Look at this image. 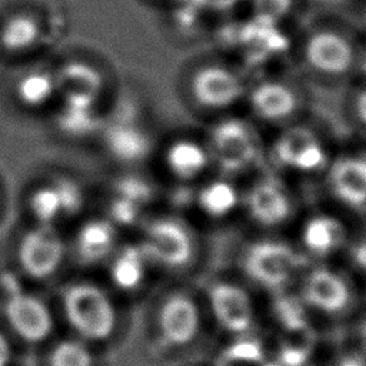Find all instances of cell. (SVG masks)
Masks as SVG:
<instances>
[{
	"instance_id": "cell-13",
	"label": "cell",
	"mask_w": 366,
	"mask_h": 366,
	"mask_svg": "<svg viewBox=\"0 0 366 366\" xmlns=\"http://www.w3.org/2000/svg\"><path fill=\"white\" fill-rule=\"evenodd\" d=\"M210 326L233 339L250 336L260 323L263 297L227 266L199 282Z\"/></svg>"
},
{
	"instance_id": "cell-36",
	"label": "cell",
	"mask_w": 366,
	"mask_h": 366,
	"mask_svg": "<svg viewBox=\"0 0 366 366\" xmlns=\"http://www.w3.org/2000/svg\"><path fill=\"white\" fill-rule=\"evenodd\" d=\"M333 366H366V355L355 347L352 352L342 355Z\"/></svg>"
},
{
	"instance_id": "cell-25",
	"label": "cell",
	"mask_w": 366,
	"mask_h": 366,
	"mask_svg": "<svg viewBox=\"0 0 366 366\" xmlns=\"http://www.w3.org/2000/svg\"><path fill=\"white\" fill-rule=\"evenodd\" d=\"M14 94L23 107L37 110L57 96L54 71L30 70L21 74L14 86Z\"/></svg>"
},
{
	"instance_id": "cell-23",
	"label": "cell",
	"mask_w": 366,
	"mask_h": 366,
	"mask_svg": "<svg viewBox=\"0 0 366 366\" xmlns=\"http://www.w3.org/2000/svg\"><path fill=\"white\" fill-rule=\"evenodd\" d=\"M122 232L106 216L83 223L74 239L77 256L90 264L107 262L120 244Z\"/></svg>"
},
{
	"instance_id": "cell-8",
	"label": "cell",
	"mask_w": 366,
	"mask_h": 366,
	"mask_svg": "<svg viewBox=\"0 0 366 366\" xmlns=\"http://www.w3.org/2000/svg\"><path fill=\"white\" fill-rule=\"evenodd\" d=\"M210 326L197 280H166L153 302L154 336L169 355L192 352Z\"/></svg>"
},
{
	"instance_id": "cell-12",
	"label": "cell",
	"mask_w": 366,
	"mask_h": 366,
	"mask_svg": "<svg viewBox=\"0 0 366 366\" xmlns=\"http://www.w3.org/2000/svg\"><path fill=\"white\" fill-rule=\"evenodd\" d=\"M363 222L316 197L297 217L289 236L309 263H340Z\"/></svg>"
},
{
	"instance_id": "cell-40",
	"label": "cell",
	"mask_w": 366,
	"mask_h": 366,
	"mask_svg": "<svg viewBox=\"0 0 366 366\" xmlns=\"http://www.w3.org/2000/svg\"><path fill=\"white\" fill-rule=\"evenodd\" d=\"M363 224H365V226H366V220H365V223H363Z\"/></svg>"
},
{
	"instance_id": "cell-16",
	"label": "cell",
	"mask_w": 366,
	"mask_h": 366,
	"mask_svg": "<svg viewBox=\"0 0 366 366\" xmlns=\"http://www.w3.org/2000/svg\"><path fill=\"white\" fill-rule=\"evenodd\" d=\"M319 199L366 220V152L355 140L343 144L316 187Z\"/></svg>"
},
{
	"instance_id": "cell-27",
	"label": "cell",
	"mask_w": 366,
	"mask_h": 366,
	"mask_svg": "<svg viewBox=\"0 0 366 366\" xmlns=\"http://www.w3.org/2000/svg\"><path fill=\"white\" fill-rule=\"evenodd\" d=\"M30 213L33 214L34 223L56 226V222L64 216L59 190L54 184H46L34 189L29 199Z\"/></svg>"
},
{
	"instance_id": "cell-10",
	"label": "cell",
	"mask_w": 366,
	"mask_h": 366,
	"mask_svg": "<svg viewBox=\"0 0 366 366\" xmlns=\"http://www.w3.org/2000/svg\"><path fill=\"white\" fill-rule=\"evenodd\" d=\"M312 89L290 67L250 77L242 112L266 134L313 113Z\"/></svg>"
},
{
	"instance_id": "cell-4",
	"label": "cell",
	"mask_w": 366,
	"mask_h": 366,
	"mask_svg": "<svg viewBox=\"0 0 366 366\" xmlns=\"http://www.w3.org/2000/svg\"><path fill=\"white\" fill-rule=\"evenodd\" d=\"M146 256L166 280H197L209 260V236L186 216L159 209L134 233Z\"/></svg>"
},
{
	"instance_id": "cell-24",
	"label": "cell",
	"mask_w": 366,
	"mask_h": 366,
	"mask_svg": "<svg viewBox=\"0 0 366 366\" xmlns=\"http://www.w3.org/2000/svg\"><path fill=\"white\" fill-rule=\"evenodd\" d=\"M40 21L27 13H17L6 19L0 27V47L9 53H26L41 39Z\"/></svg>"
},
{
	"instance_id": "cell-34",
	"label": "cell",
	"mask_w": 366,
	"mask_h": 366,
	"mask_svg": "<svg viewBox=\"0 0 366 366\" xmlns=\"http://www.w3.org/2000/svg\"><path fill=\"white\" fill-rule=\"evenodd\" d=\"M352 320H355L356 326V349L366 355V307H360L357 313L352 317Z\"/></svg>"
},
{
	"instance_id": "cell-26",
	"label": "cell",
	"mask_w": 366,
	"mask_h": 366,
	"mask_svg": "<svg viewBox=\"0 0 366 366\" xmlns=\"http://www.w3.org/2000/svg\"><path fill=\"white\" fill-rule=\"evenodd\" d=\"M340 122L352 140L366 143V81L355 80L340 93Z\"/></svg>"
},
{
	"instance_id": "cell-14",
	"label": "cell",
	"mask_w": 366,
	"mask_h": 366,
	"mask_svg": "<svg viewBox=\"0 0 366 366\" xmlns=\"http://www.w3.org/2000/svg\"><path fill=\"white\" fill-rule=\"evenodd\" d=\"M293 290L310 317L326 322L352 320L363 305L362 289L342 263H309Z\"/></svg>"
},
{
	"instance_id": "cell-22",
	"label": "cell",
	"mask_w": 366,
	"mask_h": 366,
	"mask_svg": "<svg viewBox=\"0 0 366 366\" xmlns=\"http://www.w3.org/2000/svg\"><path fill=\"white\" fill-rule=\"evenodd\" d=\"M57 96L64 103L96 106L104 90L102 73L84 61H67L54 71Z\"/></svg>"
},
{
	"instance_id": "cell-6",
	"label": "cell",
	"mask_w": 366,
	"mask_h": 366,
	"mask_svg": "<svg viewBox=\"0 0 366 366\" xmlns=\"http://www.w3.org/2000/svg\"><path fill=\"white\" fill-rule=\"evenodd\" d=\"M212 50L236 63L249 77L290 67L293 33L252 16L223 20L212 31Z\"/></svg>"
},
{
	"instance_id": "cell-5",
	"label": "cell",
	"mask_w": 366,
	"mask_h": 366,
	"mask_svg": "<svg viewBox=\"0 0 366 366\" xmlns=\"http://www.w3.org/2000/svg\"><path fill=\"white\" fill-rule=\"evenodd\" d=\"M237 234L229 269L262 296L295 289L307 262L289 234Z\"/></svg>"
},
{
	"instance_id": "cell-29",
	"label": "cell",
	"mask_w": 366,
	"mask_h": 366,
	"mask_svg": "<svg viewBox=\"0 0 366 366\" xmlns=\"http://www.w3.org/2000/svg\"><path fill=\"white\" fill-rule=\"evenodd\" d=\"M59 122L63 130L70 134H86L89 130H93L97 123L96 106L64 103Z\"/></svg>"
},
{
	"instance_id": "cell-38",
	"label": "cell",
	"mask_w": 366,
	"mask_h": 366,
	"mask_svg": "<svg viewBox=\"0 0 366 366\" xmlns=\"http://www.w3.org/2000/svg\"><path fill=\"white\" fill-rule=\"evenodd\" d=\"M355 142H356V140H355ZM357 143H359V144L365 149V152H366V143H363V142H357Z\"/></svg>"
},
{
	"instance_id": "cell-28",
	"label": "cell",
	"mask_w": 366,
	"mask_h": 366,
	"mask_svg": "<svg viewBox=\"0 0 366 366\" xmlns=\"http://www.w3.org/2000/svg\"><path fill=\"white\" fill-rule=\"evenodd\" d=\"M50 366H93V355L83 339L59 342L49 359Z\"/></svg>"
},
{
	"instance_id": "cell-19",
	"label": "cell",
	"mask_w": 366,
	"mask_h": 366,
	"mask_svg": "<svg viewBox=\"0 0 366 366\" xmlns=\"http://www.w3.org/2000/svg\"><path fill=\"white\" fill-rule=\"evenodd\" d=\"M106 263L109 264L112 283L124 293L143 292L153 280L160 279L134 236L129 240H122Z\"/></svg>"
},
{
	"instance_id": "cell-15",
	"label": "cell",
	"mask_w": 366,
	"mask_h": 366,
	"mask_svg": "<svg viewBox=\"0 0 366 366\" xmlns=\"http://www.w3.org/2000/svg\"><path fill=\"white\" fill-rule=\"evenodd\" d=\"M149 170L164 189L190 187L212 174L213 164L202 126H179L160 133Z\"/></svg>"
},
{
	"instance_id": "cell-9",
	"label": "cell",
	"mask_w": 366,
	"mask_h": 366,
	"mask_svg": "<svg viewBox=\"0 0 366 366\" xmlns=\"http://www.w3.org/2000/svg\"><path fill=\"white\" fill-rule=\"evenodd\" d=\"M243 182L213 172L190 187L164 189L163 207L190 219L207 236L237 230Z\"/></svg>"
},
{
	"instance_id": "cell-2",
	"label": "cell",
	"mask_w": 366,
	"mask_h": 366,
	"mask_svg": "<svg viewBox=\"0 0 366 366\" xmlns=\"http://www.w3.org/2000/svg\"><path fill=\"white\" fill-rule=\"evenodd\" d=\"M249 80L236 63L209 49L180 63L173 90L193 123L206 124L243 109Z\"/></svg>"
},
{
	"instance_id": "cell-32",
	"label": "cell",
	"mask_w": 366,
	"mask_h": 366,
	"mask_svg": "<svg viewBox=\"0 0 366 366\" xmlns=\"http://www.w3.org/2000/svg\"><path fill=\"white\" fill-rule=\"evenodd\" d=\"M56 187L60 194L61 206H63V214H74L77 210L81 209L84 199H83V192L80 187L69 180V179H59L56 183Z\"/></svg>"
},
{
	"instance_id": "cell-33",
	"label": "cell",
	"mask_w": 366,
	"mask_h": 366,
	"mask_svg": "<svg viewBox=\"0 0 366 366\" xmlns=\"http://www.w3.org/2000/svg\"><path fill=\"white\" fill-rule=\"evenodd\" d=\"M204 14H226L232 11L240 0H187Z\"/></svg>"
},
{
	"instance_id": "cell-35",
	"label": "cell",
	"mask_w": 366,
	"mask_h": 366,
	"mask_svg": "<svg viewBox=\"0 0 366 366\" xmlns=\"http://www.w3.org/2000/svg\"><path fill=\"white\" fill-rule=\"evenodd\" d=\"M355 80L366 81V31L365 30H362V37H360Z\"/></svg>"
},
{
	"instance_id": "cell-17",
	"label": "cell",
	"mask_w": 366,
	"mask_h": 366,
	"mask_svg": "<svg viewBox=\"0 0 366 366\" xmlns=\"http://www.w3.org/2000/svg\"><path fill=\"white\" fill-rule=\"evenodd\" d=\"M67 320L86 340H106L117 326V307L113 297L99 285L77 282L63 293Z\"/></svg>"
},
{
	"instance_id": "cell-21",
	"label": "cell",
	"mask_w": 366,
	"mask_h": 366,
	"mask_svg": "<svg viewBox=\"0 0 366 366\" xmlns=\"http://www.w3.org/2000/svg\"><path fill=\"white\" fill-rule=\"evenodd\" d=\"M9 325L17 336L27 342L44 340L53 329V316L49 306L30 292L10 293L4 305Z\"/></svg>"
},
{
	"instance_id": "cell-11",
	"label": "cell",
	"mask_w": 366,
	"mask_h": 366,
	"mask_svg": "<svg viewBox=\"0 0 366 366\" xmlns=\"http://www.w3.org/2000/svg\"><path fill=\"white\" fill-rule=\"evenodd\" d=\"M199 126L216 173L243 182L264 167L267 134L242 110Z\"/></svg>"
},
{
	"instance_id": "cell-37",
	"label": "cell",
	"mask_w": 366,
	"mask_h": 366,
	"mask_svg": "<svg viewBox=\"0 0 366 366\" xmlns=\"http://www.w3.org/2000/svg\"><path fill=\"white\" fill-rule=\"evenodd\" d=\"M10 345L7 342V339L4 337V335L0 333V366H7L10 362Z\"/></svg>"
},
{
	"instance_id": "cell-39",
	"label": "cell",
	"mask_w": 366,
	"mask_h": 366,
	"mask_svg": "<svg viewBox=\"0 0 366 366\" xmlns=\"http://www.w3.org/2000/svg\"><path fill=\"white\" fill-rule=\"evenodd\" d=\"M172 1H174L176 4H179V3H183V1H187V0H172Z\"/></svg>"
},
{
	"instance_id": "cell-3",
	"label": "cell",
	"mask_w": 366,
	"mask_h": 366,
	"mask_svg": "<svg viewBox=\"0 0 366 366\" xmlns=\"http://www.w3.org/2000/svg\"><path fill=\"white\" fill-rule=\"evenodd\" d=\"M342 146L332 127L312 113L267 134L264 167L306 190L316 189Z\"/></svg>"
},
{
	"instance_id": "cell-31",
	"label": "cell",
	"mask_w": 366,
	"mask_h": 366,
	"mask_svg": "<svg viewBox=\"0 0 366 366\" xmlns=\"http://www.w3.org/2000/svg\"><path fill=\"white\" fill-rule=\"evenodd\" d=\"M349 273L353 276L359 287L366 290V226L360 229L356 234L355 240L352 242L347 253L345 254L343 260L340 262ZM365 293V292H363Z\"/></svg>"
},
{
	"instance_id": "cell-20",
	"label": "cell",
	"mask_w": 366,
	"mask_h": 366,
	"mask_svg": "<svg viewBox=\"0 0 366 366\" xmlns=\"http://www.w3.org/2000/svg\"><path fill=\"white\" fill-rule=\"evenodd\" d=\"M159 136L160 133L142 122H122L109 130L107 147L124 167L143 169L149 167Z\"/></svg>"
},
{
	"instance_id": "cell-18",
	"label": "cell",
	"mask_w": 366,
	"mask_h": 366,
	"mask_svg": "<svg viewBox=\"0 0 366 366\" xmlns=\"http://www.w3.org/2000/svg\"><path fill=\"white\" fill-rule=\"evenodd\" d=\"M66 257V243L56 226L34 223L23 233L17 246L21 270L33 279L53 276Z\"/></svg>"
},
{
	"instance_id": "cell-1",
	"label": "cell",
	"mask_w": 366,
	"mask_h": 366,
	"mask_svg": "<svg viewBox=\"0 0 366 366\" xmlns=\"http://www.w3.org/2000/svg\"><path fill=\"white\" fill-rule=\"evenodd\" d=\"M362 30L352 23L320 17L293 33L290 69L307 86L340 93L355 80Z\"/></svg>"
},
{
	"instance_id": "cell-30",
	"label": "cell",
	"mask_w": 366,
	"mask_h": 366,
	"mask_svg": "<svg viewBox=\"0 0 366 366\" xmlns=\"http://www.w3.org/2000/svg\"><path fill=\"white\" fill-rule=\"evenodd\" d=\"M295 6V0H250L249 16L264 23L285 27Z\"/></svg>"
},
{
	"instance_id": "cell-7",
	"label": "cell",
	"mask_w": 366,
	"mask_h": 366,
	"mask_svg": "<svg viewBox=\"0 0 366 366\" xmlns=\"http://www.w3.org/2000/svg\"><path fill=\"white\" fill-rule=\"evenodd\" d=\"M307 202L306 189L263 167L243 180L237 232L289 234Z\"/></svg>"
}]
</instances>
